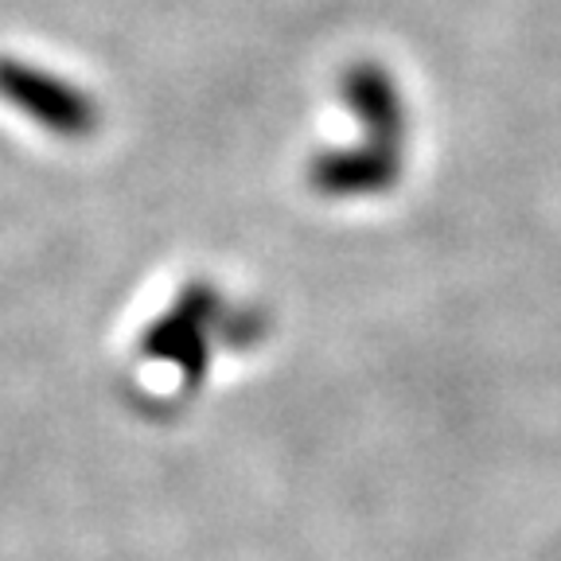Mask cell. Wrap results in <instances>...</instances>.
I'll use <instances>...</instances> for the list:
<instances>
[{"mask_svg": "<svg viewBox=\"0 0 561 561\" xmlns=\"http://www.w3.org/2000/svg\"><path fill=\"white\" fill-rule=\"evenodd\" d=\"M402 180V149L390 145H351V149H324L308 160V187L324 199H370L386 195Z\"/></svg>", "mask_w": 561, "mask_h": 561, "instance_id": "3957f363", "label": "cell"}, {"mask_svg": "<svg viewBox=\"0 0 561 561\" xmlns=\"http://www.w3.org/2000/svg\"><path fill=\"white\" fill-rule=\"evenodd\" d=\"M222 320V297L210 289L207 280H192L180 289L160 320H152L140 335V351L149 359L172 363L187 382H199L207 370V340L210 328H219Z\"/></svg>", "mask_w": 561, "mask_h": 561, "instance_id": "7a4b0ae2", "label": "cell"}, {"mask_svg": "<svg viewBox=\"0 0 561 561\" xmlns=\"http://www.w3.org/2000/svg\"><path fill=\"white\" fill-rule=\"evenodd\" d=\"M0 102L62 140H87L102 125V110L87 90L16 55H0Z\"/></svg>", "mask_w": 561, "mask_h": 561, "instance_id": "6da1fadb", "label": "cell"}, {"mask_svg": "<svg viewBox=\"0 0 561 561\" xmlns=\"http://www.w3.org/2000/svg\"><path fill=\"white\" fill-rule=\"evenodd\" d=\"M340 98L347 102L351 114L363 122L367 140L402 149L405 129H410V110H405L402 90L390 79V70L370 59L351 62L340 75Z\"/></svg>", "mask_w": 561, "mask_h": 561, "instance_id": "277c9868", "label": "cell"}]
</instances>
